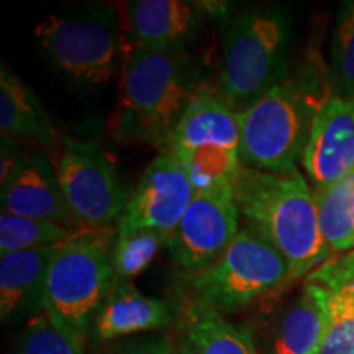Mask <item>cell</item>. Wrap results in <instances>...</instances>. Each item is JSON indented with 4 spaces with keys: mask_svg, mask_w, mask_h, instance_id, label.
Masks as SVG:
<instances>
[{
    "mask_svg": "<svg viewBox=\"0 0 354 354\" xmlns=\"http://www.w3.org/2000/svg\"><path fill=\"white\" fill-rule=\"evenodd\" d=\"M233 194L245 227L284 256L290 282L312 274L328 256L313 190L297 169L272 174L241 166Z\"/></svg>",
    "mask_w": 354,
    "mask_h": 354,
    "instance_id": "1",
    "label": "cell"
},
{
    "mask_svg": "<svg viewBox=\"0 0 354 354\" xmlns=\"http://www.w3.org/2000/svg\"><path fill=\"white\" fill-rule=\"evenodd\" d=\"M198 87L185 51H151L128 44L122 51L120 94L110 125L113 135L162 151Z\"/></svg>",
    "mask_w": 354,
    "mask_h": 354,
    "instance_id": "2",
    "label": "cell"
},
{
    "mask_svg": "<svg viewBox=\"0 0 354 354\" xmlns=\"http://www.w3.org/2000/svg\"><path fill=\"white\" fill-rule=\"evenodd\" d=\"M162 154L184 167L196 192L233 185L241 169L240 112L218 91L198 87Z\"/></svg>",
    "mask_w": 354,
    "mask_h": 354,
    "instance_id": "3",
    "label": "cell"
},
{
    "mask_svg": "<svg viewBox=\"0 0 354 354\" xmlns=\"http://www.w3.org/2000/svg\"><path fill=\"white\" fill-rule=\"evenodd\" d=\"M115 236L117 228H79L56 246L51 258L44 305L79 335L91 328L113 286Z\"/></svg>",
    "mask_w": 354,
    "mask_h": 354,
    "instance_id": "4",
    "label": "cell"
},
{
    "mask_svg": "<svg viewBox=\"0 0 354 354\" xmlns=\"http://www.w3.org/2000/svg\"><path fill=\"white\" fill-rule=\"evenodd\" d=\"M122 28L117 8L94 6L48 17L35 28V41L71 81L104 86L122 64Z\"/></svg>",
    "mask_w": 354,
    "mask_h": 354,
    "instance_id": "5",
    "label": "cell"
},
{
    "mask_svg": "<svg viewBox=\"0 0 354 354\" xmlns=\"http://www.w3.org/2000/svg\"><path fill=\"white\" fill-rule=\"evenodd\" d=\"M289 26L276 8H251L230 25L216 91L243 112L286 79Z\"/></svg>",
    "mask_w": 354,
    "mask_h": 354,
    "instance_id": "6",
    "label": "cell"
},
{
    "mask_svg": "<svg viewBox=\"0 0 354 354\" xmlns=\"http://www.w3.org/2000/svg\"><path fill=\"white\" fill-rule=\"evenodd\" d=\"M320 104L289 79L269 88L240 112L241 166L272 174L297 169Z\"/></svg>",
    "mask_w": 354,
    "mask_h": 354,
    "instance_id": "7",
    "label": "cell"
},
{
    "mask_svg": "<svg viewBox=\"0 0 354 354\" xmlns=\"http://www.w3.org/2000/svg\"><path fill=\"white\" fill-rule=\"evenodd\" d=\"M189 282L201 302L230 313L290 282V271L271 243L243 227L223 256L202 272L189 276Z\"/></svg>",
    "mask_w": 354,
    "mask_h": 354,
    "instance_id": "8",
    "label": "cell"
},
{
    "mask_svg": "<svg viewBox=\"0 0 354 354\" xmlns=\"http://www.w3.org/2000/svg\"><path fill=\"white\" fill-rule=\"evenodd\" d=\"M56 171L66 202L82 227H110L122 218L131 196L102 149L63 140Z\"/></svg>",
    "mask_w": 354,
    "mask_h": 354,
    "instance_id": "9",
    "label": "cell"
},
{
    "mask_svg": "<svg viewBox=\"0 0 354 354\" xmlns=\"http://www.w3.org/2000/svg\"><path fill=\"white\" fill-rule=\"evenodd\" d=\"M233 185L196 192L167 243L171 259L189 276L216 263L240 233Z\"/></svg>",
    "mask_w": 354,
    "mask_h": 354,
    "instance_id": "10",
    "label": "cell"
},
{
    "mask_svg": "<svg viewBox=\"0 0 354 354\" xmlns=\"http://www.w3.org/2000/svg\"><path fill=\"white\" fill-rule=\"evenodd\" d=\"M194 196L196 187L184 167L161 153L141 174L117 232L146 228L171 238Z\"/></svg>",
    "mask_w": 354,
    "mask_h": 354,
    "instance_id": "11",
    "label": "cell"
},
{
    "mask_svg": "<svg viewBox=\"0 0 354 354\" xmlns=\"http://www.w3.org/2000/svg\"><path fill=\"white\" fill-rule=\"evenodd\" d=\"M2 212L55 221L73 230L84 228L63 196L55 162L35 149L20 153L8 174L2 177Z\"/></svg>",
    "mask_w": 354,
    "mask_h": 354,
    "instance_id": "12",
    "label": "cell"
},
{
    "mask_svg": "<svg viewBox=\"0 0 354 354\" xmlns=\"http://www.w3.org/2000/svg\"><path fill=\"white\" fill-rule=\"evenodd\" d=\"M300 159L315 189L354 171V99L335 94L322 100Z\"/></svg>",
    "mask_w": 354,
    "mask_h": 354,
    "instance_id": "13",
    "label": "cell"
},
{
    "mask_svg": "<svg viewBox=\"0 0 354 354\" xmlns=\"http://www.w3.org/2000/svg\"><path fill=\"white\" fill-rule=\"evenodd\" d=\"M128 44L177 53L196 32L197 8L183 0H135L127 3Z\"/></svg>",
    "mask_w": 354,
    "mask_h": 354,
    "instance_id": "14",
    "label": "cell"
},
{
    "mask_svg": "<svg viewBox=\"0 0 354 354\" xmlns=\"http://www.w3.org/2000/svg\"><path fill=\"white\" fill-rule=\"evenodd\" d=\"M0 130L2 136L24 140L37 146L55 162L63 153V140L55 130L35 94L10 69L0 71Z\"/></svg>",
    "mask_w": 354,
    "mask_h": 354,
    "instance_id": "15",
    "label": "cell"
},
{
    "mask_svg": "<svg viewBox=\"0 0 354 354\" xmlns=\"http://www.w3.org/2000/svg\"><path fill=\"white\" fill-rule=\"evenodd\" d=\"M56 246L0 256V317L3 323L24 315L32 317L44 307L48 268Z\"/></svg>",
    "mask_w": 354,
    "mask_h": 354,
    "instance_id": "16",
    "label": "cell"
},
{
    "mask_svg": "<svg viewBox=\"0 0 354 354\" xmlns=\"http://www.w3.org/2000/svg\"><path fill=\"white\" fill-rule=\"evenodd\" d=\"M174 313L165 300L146 297L127 281H113L94 322L95 336L115 342L120 336L153 331L171 325Z\"/></svg>",
    "mask_w": 354,
    "mask_h": 354,
    "instance_id": "17",
    "label": "cell"
},
{
    "mask_svg": "<svg viewBox=\"0 0 354 354\" xmlns=\"http://www.w3.org/2000/svg\"><path fill=\"white\" fill-rule=\"evenodd\" d=\"M308 279L325 290L328 323L317 354H354V251L323 264Z\"/></svg>",
    "mask_w": 354,
    "mask_h": 354,
    "instance_id": "18",
    "label": "cell"
},
{
    "mask_svg": "<svg viewBox=\"0 0 354 354\" xmlns=\"http://www.w3.org/2000/svg\"><path fill=\"white\" fill-rule=\"evenodd\" d=\"M328 323L325 290L308 279L302 294L279 318L274 331V354H317Z\"/></svg>",
    "mask_w": 354,
    "mask_h": 354,
    "instance_id": "19",
    "label": "cell"
},
{
    "mask_svg": "<svg viewBox=\"0 0 354 354\" xmlns=\"http://www.w3.org/2000/svg\"><path fill=\"white\" fill-rule=\"evenodd\" d=\"M184 331L201 354H256L250 331L234 326L201 300L185 307Z\"/></svg>",
    "mask_w": 354,
    "mask_h": 354,
    "instance_id": "20",
    "label": "cell"
},
{
    "mask_svg": "<svg viewBox=\"0 0 354 354\" xmlns=\"http://www.w3.org/2000/svg\"><path fill=\"white\" fill-rule=\"evenodd\" d=\"M322 236L333 253L354 251V171L338 183L313 190Z\"/></svg>",
    "mask_w": 354,
    "mask_h": 354,
    "instance_id": "21",
    "label": "cell"
},
{
    "mask_svg": "<svg viewBox=\"0 0 354 354\" xmlns=\"http://www.w3.org/2000/svg\"><path fill=\"white\" fill-rule=\"evenodd\" d=\"M15 354H84L81 335L46 305L28 318Z\"/></svg>",
    "mask_w": 354,
    "mask_h": 354,
    "instance_id": "22",
    "label": "cell"
},
{
    "mask_svg": "<svg viewBox=\"0 0 354 354\" xmlns=\"http://www.w3.org/2000/svg\"><path fill=\"white\" fill-rule=\"evenodd\" d=\"M76 230L48 220L0 214V256L35 248L55 246L68 240Z\"/></svg>",
    "mask_w": 354,
    "mask_h": 354,
    "instance_id": "23",
    "label": "cell"
},
{
    "mask_svg": "<svg viewBox=\"0 0 354 354\" xmlns=\"http://www.w3.org/2000/svg\"><path fill=\"white\" fill-rule=\"evenodd\" d=\"M169 236L154 232V230H128L117 232L112 248V266L115 281L138 276L153 259L156 258L162 246L167 248Z\"/></svg>",
    "mask_w": 354,
    "mask_h": 354,
    "instance_id": "24",
    "label": "cell"
},
{
    "mask_svg": "<svg viewBox=\"0 0 354 354\" xmlns=\"http://www.w3.org/2000/svg\"><path fill=\"white\" fill-rule=\"evenodd\" d=\"M333 74L342 97L354 99V2L342 8L333 39Z\"/></svg>",
    "mask_w": 354,
    "mask_h": 354,
    "instance_id": "25",
    "label": "cell"
},
{
    "mask_svg": "<svg viewBox=\"0 0 354 354\" xmlns=\"http://www.w3.org/2000/svg\"><path fill=\"white\" fill-rule=\"evenodd\" d=\"M102 354H174V339L166 335L112 342Z\"/></svg>",
    "mask_w": 354,
    "mask_h": 354,
    "instance_id": "26",
    "label": "cell"
},
{
    "mask_svg": "<svg viewBox=\"0 0 354 354\" xmlns=\"http://www.w3.org/2000/svg\"><path fill=\"white\" fill-rule=\"evenodd\" d=\"M174 354H201L192 339L189 338L187 333L183 330V336L177 342H174Z\"/></svg>",
    "mask_w": 354,
    "mask_h": 354,
    "instance_id": "27",
    "label": "cell"
}]
</instances>
